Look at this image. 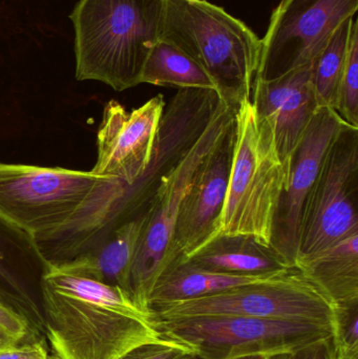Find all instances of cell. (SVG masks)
Instances as JSON below:
<instances>
[{"instance_id": "19", "label": "cell", "mask_w": 358, "mask_h": 359, "mask_svg": "<svg viewBox=\"0 0 358 359\" xmlns=\"http://www.w3.org/2000/svg\"><path fill=\"white\" fill-rule=\"evenodd\" d=\"M354 17L346 19L313 61V84L317 107L336 109L338 88L344 72Z\"/></svg>"}, {"instance_id": "12", "label": "cell", "mask_w": 358, "mask_h": 359, "mask_svg": "<svg viewBox=\"0 0 358 359\" xmlns=\"http://www.w3.org/2000/svg\"><path fill=\"white\" fill-rule=\"evenodd\" d=\"M233 144L235 124L208 156L183 200L174 233L172 253L176 264L188 259L218 233L233 162Z\"/></svg>"}, {"instance_id": "5", "label": "cell", "mask_w": 358, "mask_h": 359, "mask_svg": "<svg viewBox=\"0 0 358 359\" xmlns=\"http://www.w3.org/2000/svg\"><path fill=\"white\" fill-rule=\"evenodd\" d=\"M287 182L270 124L252 98L244 99L235 109L233 162L216 238L252 236L271 246Z\"/></svg>"}, {"instance_id": "17", "label": "cell", "mask_w": 358, "mask_h": 359, "mask_svg": "<svg viewBox=\"0 0 358 359\" xmlns=\"http://www.w3.org/2000/svg\"><path fill=\"white\" fill-rule=\"evenodd\" d=\"M277 276L279 274L235 276L220 273L198 267L184 259L172 266L159 278L149 297V308L160 304L208 297L235 287L269 280Z\"/></svg>"}, {"instance_id": "22", "label": "cell", "mask_w": 358, "mask_h": 359, "mask_svg": "<svg viewBox=\"0 0 358 359\" xmlns=\"http://www.w3.org/2000/svg\"><path fill=\"white\" fill-rule=\"evenodd\" d=\"M195 351L184 344L162 337L135 348L120 359H187Z\"/></svg>"}, {"instance_id": "4", "label": "cell", "mask_w": 358, "mask_h": 359, "mask_svg": "<svg viewBox=\"0 0 358 359\" xmlns=\"http://www.w3.org/2000/svg\"><path fill=\"white\" fill-rule=\"evenodd\" d=\"M197 62L227 104L252 98L262 39L243 21L206 0H164L161 37Z\"/></svg>"}, {"instance_id": "11", "label": "cell", "mask_w": 358, "mask_h": 359, "mask_svg": "<svg viewBox=\"0 0 358 359\" xmlns=\"http://www.w3.org/2000/svg\"><path fill=\"white\" fill-rule=\"evenodd\" d=\"M336 109L319 107L311 118L290 164L287 188L275 217L271 246L294 268L305 200L317 178L324 158L336 137L348 128Z\"/></svg>"}, {"instance_id": "16", "label": "cell", "mask_w": 358, "mask_h": 359, "mask_svg": "<svg viewBox=\"0 0 358 359\" xmlns=\"http://www.w3.org/2000/svg\"><path fill=\"white\" fill-rule=\"evenodd\" d=\"M186 259L209 271L235 276H275L292 269L275 248L245 236H218Z\"/></svg>"}, {"instance_id": "1", "label": "cell", "mask_w": 358, "mask_h": 359, "mask_svg": "<svg viewBox=\"0 0 358 359\" xmlns=\"http://www.w3.org/2000/svg\"><path fill=\"white\" fill-rule=\"evenodd\" d=\"M126 186L116 179L0 162V223L27 238L46 263L85 251L103 230L126 221Z\"/></svg>"}, {"instance_id": "7", "label": "cell", "mask_w": 358, "mask_h": 359, "mask_svg": "<svg viewBox=\"0 0 358 359\" xmlns=\"http://www.w3.org/2000/svg\"><path fill=\"white\" fill-rule=\"evenodd\" d=\"M153 322L208 316H245L311 323L334 328L331 302L296 268L254 284L216 294L149 308Z\"/></svg>"}, {"instance_id": "23", "label": "cell", "mask_w": 358, "mask_h": 359, "mask_svg": "<svg viewBox=\"0 0 358 359\" xmlns=\"http://www.w3.org/2000/svg\"><path fill=\"white\" fill-rule=\"evenodd\" d=\"M29 333L25 316L0 302V350L19 345Z\"/></svg>"}, {"instance_id": "18", "label": "cell", "mask_w": 358, "mask_h": 359, "mask_svg": "<svg viewBox=\"0 0 358 359\" xmlns=\"http://www.w3.org/2000/svg\"><path fill=\"white\" fill-rule=\"evenodd\" d=\"M141 83L181 88L216 90L204 69L174 44L160 39L149 52L141 75Z\"/></svg>"}, {"instance_id": "13", "label": "cell", "mask_w": 358, "mask_h": 359, "mask_svg": "<svg viewBox=\"0 0 358 359\" xmlns=\"http://www.w3.org/2000/svg\"><path fill=\"white\" fill-rule=\"evenodd\" d=\"M313 61L273 79L258 78L252 84V103L273 128L288 177L298 143L319 109L313 84Z\"/></svg>"}, {"instance_id": "21", "label": "cell", "mask_w": 358, "mask_h": 359, "mask_svg": "<svg viewBox=\"0 0 358 359\" xmlns=\"http://www.w3.org/2000/svg\"><path fill=\"white\" fill-rule=\"evenodd\" d=\"M330 353L331 359H358V306L336 309Z\"/></svg>"}, {"instance_id": "8", "label": "cell", "mask_w": 358, "mask_h": 359, "mask_svg": "<svg viewBox=\"0 0 358 359\" xmlns=\"http://www.w3.org/2000/svg\"><path fill=\"white\" fill-rule=\"evenodd\" d=\"M164 339L184 344L203 359L294 354L327 339L333 328L311 323L245 316H208L153 322Z\"/></svg>"}, {"instance_id": "26", "label": "cell", "mask_w": 358, "mask_h": 359, "mask_svg": "<svg viewBox=\"0 0 358 359\" xmlns=\"http://www.w3.org/2000/svg\"><path fill=\"white\" fill-rule=\"evenodd\" d=\"M263 359H294V354H275V355L264 356Z\"/></svg>"}, {"instance_id": "25", "label": "cell", "mask_w": 358, "mask_h": 359, "mask_svg": "<svg viewBox=\"0 0 358 359\" xmlns=\"http://www.w3.org/2000/svg\"><path fill=\"white\" fill-rule=\"evenodd\" d=\"M330 337L302 348L294 354V359H331Z\"/></svg>"}, {"instance_id": "15", "label": "cell", "mask_w": 358, "mask_h": 359, "mask_svg": "<svg viewBox=\"0 0 358 359\" xmlns=\"http://www.w3.org/2000/svg\"><path fill=\"white\" fill-rule=\"evenodd\" d=\"M294 268L336 309L358 306V233L321 252L296 257Z\"/></svg>"}, {"instance_id": "20", "label": "cell", "mask_w": 358, "mask_h": 359, "mask_svg": "<svg viewBox=\"0 0 358 359\" xmlns=\"http://www.w3.org/2000/svg\"><path fill=\"white\" fill-rule=\"evenodd\" d=\"M336 111L350 126L358 128V22L354 20L350 46L338 88Z\"/></svg>"}, {"instance_id": "24", "label": "cell", "mask_w": 358, "mask_h": 359, "mask_svg": "<svg viewBox=\"0 0 358 359\" xmlns=\"http://www.w3.org/2000/svg\"><path fill=\"white\" fill-rule=\"evenodd\" d=\"M0 359H50L41 344L17 345L0 350Z\"/></svg>"}, {"instance_id": "28", "label": "cell", "mask_w": 358, "mask_h": 359, "mask_svg": "<svg viewBox=\"0 0 358 359\" xmlns=\"http://www.w3.org/2000/svg\"><path fill=\"white\" fill-rule=\"evenodd\" d=\"M187 359H203V358H200L199 355H197V354L193 353V354H191V355L189 356V358Z\"/></svg>"}, {"instance_id": "27", "label": "cell", "mask_w": 358, "mask_h": 359, "mask_svg": "<svg viewBox=\"0 0 358 359\" xmlns=\"http://www.w3.org/2000/svg\"><path fill=\"white\" fill-rule=\"evenodd\" d=\"M237 359H263V356H248V358H242Z\"/></svg>"}, {"instance_id": "6", "label": "cell", "mask_w": 358, "mask_h": 359, "mask_svg": "<svg viewBox=\"0 0 358 359\" xmlns=\"http://www.w3.org/2000/svg\"><path fill=\"white\" fill-rule=\"evenodd\" d=\"M235 107L221 103L212 121L158 190L132 264V295L143 311L159 278L174 266V233L183 200L202 165L235 124Z\"/></svg>"}, {"instance_id": "14", "label": "cell", "mask_w": 358, "mask_h": 359, "mask_svg": "<svg viewBox=\"0 0 358 359\" xmlns=\"http://www.w3.org/2000/svg\"><path fill=\"white\" fill-rule=\"evenodd\" d=\"M146 222L147 213L124 222L113 228L111 236L100 246L83 251L73 259L48 263L59 271L118 287L132 295V264Z\"/></svg>"}, {"instance_id": "10", "label": "cell", "mask_w": 358, "mask_h": 359, "mask_svg": "<svg viewBox=\"0 0 358 359\" xmlns=\"http://www.w3.org/2000/svg\"><path fill=\"white\" fill-rule=\"evenodd\" d=\"M357 10L358 0H281L262 39L254 79H273L312 62Z\"/></svg>"}, {"instance_id": "2", "label": "cell", "mask_w": 358, "mask_h": 359, "mask_svg": "<svg viewBox=\"0 0 358 359\" xmlns=\"http://www.w3.org/2000/svg\"><path fill=\"white\" fill-rule=\"evenodd\" d=\"M41 293L56 359H120L162 339L151 314L118 287L64 273L46 263Z\"/></svg>"}, {"instance_id": "3", "label": "cell", "mask_w": 358, "mask_h": 359, "mask_svg": "<svg viewBox=\"0 0 358 359\" xmlns=\"http://www.w3.org/2000/svg\"><path fill=\"white\" fill-rule=\"evenodd\" d=\"M164 0H79L75 76L123 92L141 83L145 61L161 37Z\"/></svg>"}, {"instance_id": "9", "label": "cell", "mask_w": 358, "mask_h": 359, "mask_svg": "<svg viewBox=\"0 0 358 359\" xmlns=\"http://www.w3.org/2000/svg\"><path fill=\"white\" fill-rule=\"evenodd\" d=\"M355 233H358V128L349 126L328 149L305 200L298 257L321 252Z\"/></svg>"}]
</instances>
